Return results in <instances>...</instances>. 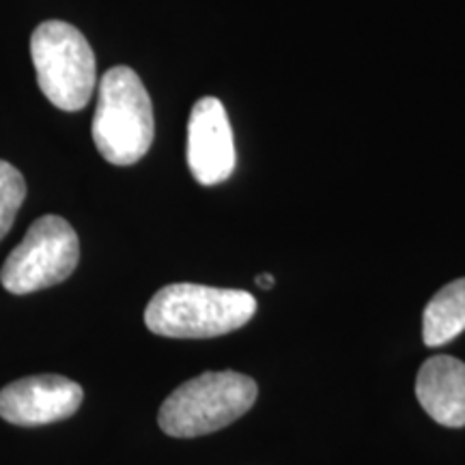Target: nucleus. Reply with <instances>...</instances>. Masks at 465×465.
Instances as JSON below:
<instances>
[{
	"mask_svg": "<svg viewBox=\"0 0 465 465\" xmlns=\"http://www.w3.org/2000/svg\"><path fill=\"white\" fill-rule=\"evenodd\" d=\"M257 312L248 291L177 282L162 287L144 311V323L166 339H213L235 332Z\"/></svg>",
	"mask_w": 465,
	"mask_h": 465,
	"instance_id": "f257e3e1",
	"label": "nucleus"
},
{
	"mask_svg": "<svg viewBox=\"0 0 465 465\" xmlns=\"http://www.w3.org/2000/svg\"><path fill=\"white\" fill-rule=\"evenodd\" d=\"M97 86L93 143L110 164H136L147 155L155 134L149 93L138 74L125 65L108 69Z\"/></svg>",
	"mask_w": 465,
	"mask_h": 465,
	"instance_id": "f03ea898",
	"label": "nucleus"
},
{
	"mask_svg": "<svg viewBox=\"0 0 465 465\" xmlns=\"http://www.w3.org/2000/svg\"><path fill=\"white\" fill-rule=\"evenodd\" d=\"M259 388L248 375L235 371L203 373L188 380L166 397L158 424L171 438H199L229 427L257 401Z\"/></svg>",
	"mask_w": 465,
	"mask_h": 465,
	"instance_id": "7ed1b4c3",
	"label": "nucleus"
},
{
	"mask_svg": "<svg viewBox=\"0 0 465 465\" xmlns=\"http://www.w3.org/2000/svg\"><path fill=\"white\" fill-rule=\"evenodd\" d=\"M31 56L52 106L75 113L89 104L97 86L95 54L78 28L63 20L44 22L31 37Z\"/></svg>",
	"mask_w": 465,
	"mask_h": 465,
	"instance_id": "20e7f679",
	"label": "nucleus"
},
{
	"mask_svg": "<svg viewBox=\"0 0 465 465\" xmlns=\"http://www.w3.org/2000/svg\"><path fill=\"white\" fill-rule=\"evenodd\" d=\"M80 261L74 226L61 216H44L31 224L0 270V284L14 295H28L67 281Z\"/></svg>",
	"mask_w": 465,
	"mask_h": 465,
	"instance_id": "39448f33",
	"label": "nucleus"
},
{
	"mask_svg": "<svg viewBox=\"0 0 465 465\" xmlns=\"http://www.w3.org/2000/svg\"><path fill=\"white\" fill-rule=\"evenodd\" d=\"M83 399V386L67 377H25L0 391V418L17 427H42L74 416Z\"/></svg>",
	"mask_w": 465,
	"mask_h": 465,
	"instance_id": "423d86ee",
	"label": "nucleus"
},
{
	"mask_svg": "<svg viewBox=\"0 0 465 465\" xmlns=\"http://www.w3.org/2000/svg\"><path fill=\"white\" fill-rule=\"evenodd\" d=\"M188 166L201 185L226 182L235 168L232 130L223 102L201 97L188 121Z\"/></svg>",
	"mask_w": 465,
	"mask_h": 465,
	"instance_id": "0eeeda50",
	"label": "nucleus"
},
{
	"mask_svg": "<svg viewBox=\"0 0 465 465\" xmlns=\"http://www.w3.org/2000/svg\"><path fill=\"white\" fill-rule=\"evenodd\" d=\"M416 397L441 427H465V362L452 356L429 358L418 371Z\"/></svg>",
	"mask_w": 465,
	"mask_h": 465,
	"instance_id": "6e6552de",
	"label": "nucleus"
},
{
	"mask_svg": "<svg viewBox=\"0 0 465 465\" xmlns=\"http://www.w3.org/2000/svg\"><path fill=\"white\" fill-rule=\"evenodd\" d=\"M465 330V278L440 289L424 308L422 341L427 347H441Z\"/></svg>",
	"mask_w": 465,
	"mask_h": 465,
	"instance_id": "1a4fd4ad",
	"label": "nucleus"
},
{
	"mask_svg": "<svg viewBox=\"0 0 465 465\" xmlns=\"http://www.w3.org/2000/svg\"><path fill=\"white\" fill-rule=\"evenodd\" d=\"M26 196V182L14 164L0 160V240L7 235Z\"/></svg>",
	"mask_w": 465,
	"mask_h": 465,
	"instance_id": "9d476101",
	"label": "nucleus"
},
{
	"mask_svg": "<svg viewBox=\"0 0 465 465\" xmlns=\"http://www.w3.org/2000/svg\"><path fill=\"white\" fill-rule=\"evenodd\" d=\"M257 287H261V289H272V287H274V276H272V274H261V276L257 278Z\"/></svg>",
	"mask_w": 465,
	"mask_h": 465,
	"instance_id": "9b49d317",
	"label": "nucleus"
}]
</instances>
